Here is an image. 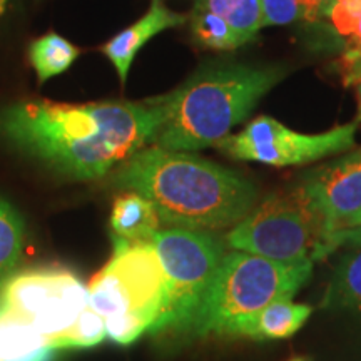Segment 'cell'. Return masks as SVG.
<instances>
[{"instance_id": "obj_8", "label": "cell", "mask_w": 361, "mask_h": 361, "mask_svg": "<svg viewBox=\"0 0 361 361\" xmlns=\"http://www.w3.org/2000/svg\"><path fill=\"white\" fill-rule=\"evenodd\" d=\"M0 303L56 340L89 306L87 286L64 268H34L13 273L0 286Z\"/></svg>"}, {"instance_id": "obj_19", "label": "cell", "mask_w": 361, "mask_h": 361, "mask_svg": "<svg viewBox=\"0 0 361 361\" xmlns=\"http://www.w3.org/2000/svg\"><path fill=\"white\" fill-rule=\"evenodd\" d=\"M24 251V219L0 197V286L16 273Z\"/></svg>"}, {"instance_id": "obj_29", "label": "cell", "mask_w": 361, "mask_h": 361, "mask_svg": "<svg viewBox=\"0 0 361 361\" xmlns=\"http://www.w3.org/2000/svg\"><path fill=\"white\" fill-rule=\"evenodd\" d=\"M7 4H8V0H0V16H2V13L6 12Z\"/></svg>"}, {"instance_id": "obj_2", "label": "cell", "mask_w": 361, "mask_h": 361, "mask_svg": "<svg viewBox=\"0 0 361 361\" xmlns=\"http://www.w3.org/2000/svg\"><path fill=\"white\" fill-rule=\"evenodd\" d=\"M112 183L154 204L161 224L213 231L238 224L258 201L255 183L189 152L144 147L119 164Z\"/></svg>"}, {"instance_id": "obj_15", "label": "cell", "mask_w": 361, "mask_h": 361, "mask_svg": "<svg viewBox=\"0 0 361 361\" xmlns=\"http://www.w3.org/2000/svg\"><path fill=\"white\" fill-rule=\"evenodd\" d=\"M322 306L361 316V247L348 251L338 261Z\"/></svg>"}, {"instance_id": "obj_21", "label": "cell", "mask_w": 361, "mask_h": 361, "mask_svg": "<svg viewBox=\"0 0 361 361\" xmlns=\"http://www.w3.org/2000/svg\"><path fill=\"white\" fill-rule=\"evenodd\" d=\"M333 34L341 40L343 52L361 49V0H333L326 19Z\"/></svg>"}, {"instance_id": "obj_17", "label": "cell", "mask_w": 361, "mask_h": 361, "mask_svg": "<svg viewBox=\"0 0 361 361\" xmlns=\"http://www.w3.org/2000/svg\"><path fill=\"white\" fill-rule=\"evenodd\" d=\"M194 4L219 16L241 45L255 39L264 27L261 0H194Z\"/></svg>"}, {"instance_id": "obj_9", "label": "cell", "mask_w": 361, "mask_h": 361, "mask_svg": "<svg viewBox=\"0 0 361 361\" xmlns=\"http://www.w3.org/2000/svg\"><path fill=\"white\" fill-rule=\"evenodd\" d=\"M329 233L338 231L361 209V147L310 171L301 184Z\"/></svg>"}, {"instance_id": "obj_13", "label": "cell", "mask_w": 361, "mask_h": 361, "mask_svg": "<svg viewBox=\"0 0 361 361\" xmlns=\"http://www.w3.org/2000/svg\"><path fill=\"white\" fill-rule=\"evenodd\" d=\"M51 340L0 303V361H52Z\"/></svg>"}, {"instance_id": "obj_11", "label": "cell", "mask_w": 361, "mask_h": 361, "mask_svg": "<svg viewBox=\"0 0 361 361\" xmlns=\"http://www.w3.org/2000/svg\"><path fill=\"white\" fill-rule=\"evenodd\" d=\"M184 22H188V17L171 11L164 0H151V6L141 19L135 20L123 32L114 35L107 44H104L102 54L112 62L121 82H126L135 56L141 52L149 40L164 30L180 27Z\"/></svg>"}, {"instance_id": "obj_7", "label": "cell", "mask_w": 361, "mask_h": 361, "mask_svg": "<svg viewBox=\"0 0 361 361\" xmlns=\"http://www.w3.org/2000/svg\"><path fill=\"white\" fill-rule=\"evenodd\" d=\"M358 123L341 124L324 133H298L271 116H258L241 133L229 134L216 144L224 156L236 161L288 168L345 154L356 146Z\"/></svg>"}, {"instance_id": "obj_23", "label": "cell", "mask_w": 361, "mask_h": 361, "mask_svg": "<svg viewBox=\"0 0 361 361\" xmlns=\"http://www.w3.org/2000/svg\"><path fill=\"white\" fill-rule=\"evenodd\" d=\"M264 27H284L306 22V7L303 0H261Z\"/></svg>"}, {"instance_id": "obj_18", "label": "cell", "mask_w": 361, "mask_h": 361, "mask_svg": "<svg viewBox=\"0 0 361 361\" xmlns=\"http://www.w3.org/2000/svg\"><path fill=\"white\" fill-rule=\"evenodd\" d=\"M87 291L89 306L102 316L104 322L121 318V316H137L119 278L111 269H107L106 266L92 278V281L87 286Z\"/></svg>"}, {"instance_id": "obj_16", "label": "cell", "mask_w": 361, "mask_h": 361, "mask_svg": "<svg viewBox=\"0 0 361 361\" xmlns=\"http://www.w3.org/2000/svg\"><path fill=\"white\" fill-rule=\"evenodd\" d=\"M79 56V49L56 32L35 39L29 47V61L40 84L66 72Z\"/></svg>"}, {"instance_id": "obj_22", "label": "cell", "mask_w": 361, "mask_h": 361, "mask_svg": "<svg viewBox=\"0 0 361 361\" xmlns=\"http://www.w3.org/2000/svg\"><path fill=\"white\" fill-rule=\"evenodd\" d=\"M106 338V323L99 313L87 306L72 326L52 340L56 350L64 348H90L96 346Z\"/></svg>"}, {"instance_id": "obj_3", "label": "cell", "mask_w": 361, "mask_h": 361, "mask_svg": "<svg viewBox=\"0 0 361 361\" xmlns=\"http://www.w3.org/2000/svg\"><path fill=\"white\" fill-rule=\"evenodd\" d=\"M281 66L214 64L157 101L164 119L152 146L192 152L216 146L245 123L261 99L286 78Z\"/></svg>"}, {"instance_id": "obj_4", "label": "cell", "mask_w": 361, "mask_h": 361, "mask_svg": "<svg viewBox=\"0 0 361 361\" xmlns=\"http://www.w3.org/2000/svg\"><path fill=\"white\" fill-rule=\"evenodd\" d=\"M311 273V261L284 263L245 251L228 252L191 333L233 336L250 316L274 301L295 296Z\"/></svg>"}, {"instance_id": "obj_12", "label": "cell", "mask_w": 361, "mask_h": 361, "mask_svg": "<svg viewBox=\"0 0 361 361\" xmlns=\"http://www.w3.org/2000/svg\"><path fill=\"white\" fill-rule=\"evenodd\" d=\"M311 306L295 303L291 298L278 300L245 319L234 329L233 336L252 340H284L300 331L308 322Z\"/></svg>"}, {"instance_id": "obj_28", "label": "cell", "mask_w": 361, "mask_h": 361, "mask_svg": "<svg viewBox=\"0 0 361 361\" xmlns=\"http://www.w3.org/2000/svg\"><path fill=\"white\" fill-rule=\"evenodd\" d=\"M356 97H358V116H356V123H361V85L360 87H356Z\"/></svg>"}, {"instance_id": "obj_6", "label": "cell", "mask_w": 361, "mask_h": 361, "mask_svg": "<svg viewBox=\"0 0 361 361\" xmlns=\"http://www.w3.org/2000/svg\"><path fill=\"white\" fill-rule=\"evenodd\" d=\"M152 245L166 273L164 303L149 333L192 331L224 258V245L209 231L169 228Z\"/></svg>"}, {"instance_id": "obj_24", "label": "cell", "mask_w": 361, "mask_h": 361, "mask_svg": "<svg viewBox=\"0 0 361 361\" xmlns=\"http://www.w3.org/2000/svg\"><path fill=\"white\" fill-rule=\"evenodd\" d=\"M335 69L346 87H360L361 85V49L353 52H341L336 59Z\"/></svg>"}, {"instance_id": "obj_5", "label": "cell", "mask_w": 361, "mask_h": 361, "mask_svg": "<svg viewBox=\"0 0 361 361\" xmlns=\"http://www.w3.org/2000/svg\"><path fill=\"white\" fill-rule=\"evenodd\" d=\"M324 221L300 186L271 192L245 219L226 234V243L236 251L263 258L300 263L331 255Z\"/></svg>"}, {"instance_id": "obj_10", "label": "cell", "mask_w": 361, "mask_h": 361, "mask_svg": "<svg viewBox=\"0 0 361 361\" xmlns=\"http://www.w3.org/2000/svg\"><path fill=\"white\" fill-rule=\"evenodd\" d=\"M114 252L107 269L119 278L135 314L149 324L156 323L166 293V273L152 243H128L112 236Z\"/></svg>"}, {"instance_id": "obj_30", "label": "cell", "mask_w": 361, "mask_h": 361, "mask_svg": "<svg viewBox=\"0 0 361 361\" xmlns=\"http://www.w3.org/2000/svg\"><path fill=\"white\" fill-rule=\"evenodd\" d=\"M291 361H308L306 358H293Z\"/></svg>"}, {"instance_id": "obj_26", "label": "cell", "mask_w": 361, "mask_h": 361, "mask_svg": "<svg viewBox=\"0 0 361 361\" xmlns=\"http://www.w3.org/2000/svg\"><path fill=\"white\" fill-rule=\"evenodd\" d=\"M306 7V22H323L331 7L333 0H303Z\"/></svg>"}, {"instance_id": "obj_14", "label": "cell", "mask_w": 361, "mask_h": 361, "mask_svg": "<svg viewBox=\"0 0 361 361\" xmlns=\"http://www.w3.org/2000/svg\"><path fill=\"white\" fill-rule=\"evenodd\" d=\"M111 228L112 236L123 241L152 243L161 219L151 201L134 191H123L112 206Z\"/></svg>"}, {"instance_id": "obj_1", "label": "cell", "mask_w": 361, "mask_h": 361, "mask_svg": "<svg viewBox=\"0 0 361 361\" xmlns=\"http://www.w3.org/2000/svg\"><path fill=\"white\" fill-rule=\"evenodd\" d=\"M162 119L157 99L149 104L27 99L0 111V137L57 173L90 180L152 144Z\"/></svg>"}, {"instance_id": "obj_20", "label": "cell", "mask_w": 361, "mask_h": 361, "mask_svg": "<svg viewBox=\"0 0 361 361\" xmlns=\"http://www.w3.org/2000/svg\"><path fill=\"white\" fill-rule=\"evenodd\" d=\"M191 32L197 44L213 51H233L241 47L234 30L216 13L194 4L191 16L188 17Z\"/></svg>"}, {"instance_id": "obj_25", "label": "cell", "mask_w": 361, "mask_h": 361, "mask_svg": "<svg viewBox=\"0 0 361 361\" xmlns=\"http://www.w3.org/2000/svg\"><path fill=\"white\" fill-rule=\"evenodd\" d=\"M329 243H331L333 251L338 250L340 246L361 247V226H358V228H346L333 231L329 234Z\"/></svg>"}, {"instance_id": "obj_27", "label": "cell", "mask_w": 361, "mask_h": 361, "mask_svg": "<svg viewBox=\"0 0 361 361\" xmlns=\"http://www.w3.org/2000/svg\"><path fill=\"white\" fill-rule=\"evenodd\" d=\"M358 226H361V209L356 213L355 216H351V218L346 221L345 226H343L341 229H346V228H358Z\"/></svg>"}]
</instances>
